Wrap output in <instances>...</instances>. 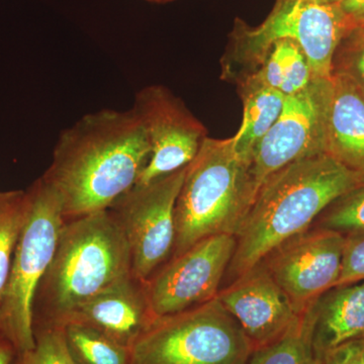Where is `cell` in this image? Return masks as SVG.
I'll list each match as a JSON object with an SVG mask.
<instances>
[{"label": "cell", "instance_id": "obj_30", "mask_svg": "<svg viewBox=\"0 0 364 364\" xmlns=\"http://www.w3.org/2000/svg\"><path fill=\"white\" fill-rule=\"evenodd\" d=\"M150 2H156V4H165V2L173 1V0H147Z\"/></svg>", "mask_w": 364, "mask_h": 364}, {"label": "cell", "instance_id": "obj_13", "mask_svg": "<svg viewBox=\"0 0 364 364\" xmlns=\"http://www.w3.org/2000/svg\"><path fill=\"white\" fill-rule=\"evenodd\" d=\"M217 298L240 325L253 350L282 336L299 315L261 262L220 289Z\"/></svg>", "mask_w": 364, "mask_h": 364}, {"label": "cell", "instance_id": "obj_4", "mask_svg": "<svg viewBox=\"0 0 364 364\" xmlns=\"http://www.w3.org/2000/svg\"><path fill=\"white\" fill-rule=\"evenodd\" d=\"M247 155L229 139H205L186 169L176 203L172 257L215 235L236 237L258 193Z\"/></svg>", "mask_w": 364, "mask_h": 364}, {"label": "cell", "instance_id": "obj_28", "mask_svg": "<svg viewBox=\"0 0 364 364\" xmlns=\"http://www.w3.org/2000/svg\"><path fill=\"white\" fill-rule=\"evenodd\" d=\"M16 356V351L11 344L0 337V364H11Z\"/></svg>", "mask_w": 364, "mask_h": 364}, {"label": "cell", "instance_id": "obj_20", "mask_svg": "<svg viewBox=\"0 0 364 364\" xmlns=\"http://www.w3.org/2000/svg\"><path fill=\"white\" fill-rule=\"evenodd\" d=\"M26 207V191H0V303L25 222Z\"/></svg>", "mask_w": 364, "mask_h": 364}, {"label": "cell", "instance_id": "obj_27", "mask_svg": "<svg viewBox=\"0 0 364 364\" xmlns=\"http://www.w3.org/2000/svg\"><path fill=\"white\" fill-rule=\"evenodd\" d=\"M354 28L364 26V0H342L337 4Z\"/></svg>", "mask_w": 364, "mask_h": 364}, {"label": "cell", "instance_id": "obj_23", "mask_svg": "<svg viewBox=\"0 0 364 364\" xmlns=\"http://www.w3.org/2000/svg\"><path fill=\"white\" fill-rule=\"evenodd\" d=\"M282 55L284 83L280 91L286 97L305 90L312 81V71L308 59L299 46L291 40L277 41Z\"/></svg>", "mask_w": 364, "mask_h": 364}, {"label": "cell", "instance_id": "obj_8", "mask_svg": "<svg viewBox=\"0 0 364 364\" xmlns=\"http://www.w3.org/2000/svg\"><path fill=\"white\" fill-rule=\"evenodd\" d=\"M186 169L134 186L109 208L128 242L132 273L145 282L173 254L176 203Z\"/></svg>", "mask_w": 364, "mask_h": 364}, {"label": "cell", "instance_id": "obj_7", "mask_svg": "<svg viewBox=\"0 0 364 364\" xmlns=\"http://www.w3.org/2000/svg\"><path fill=\"white\" fill-rule=\"evenodd\" d=\"M253 346L215 296L157 317L131 348V364H247Z\"/></svg>", "mask_w": 364, "mask_h": 364}, {"label": "cell", "instance_id": "obj_18", "mask_svg": "<svg viewBox=\"0 0 364 364\" xmlns=\"http://www.w3.org/2000/svg\"><path fill=\"white\" fill-rule=\"evenodd\" d=\"M312 306L272 343L254 349L247 364H324L313 341Z\"/></svg>", "mask_w": 364, "mask_h": 364}, {"label": "cell", "instance_id": "obj_14", "mask_svg": "<svg viewBox=\"0 0 364 364\" xmlns=\"http://www.w3.org/2000/svg\"><path fill=\"white\" fill-rule=\"evenodd\" d=\"M155 318L145 280L131 273L83 304L66 325L87 326L132 348Z\"/></svg>", "mask_w": 364, "mask_h": 364}, {"label": "cell", "instance_id": "obj_19", "mask_svg": "<svg viewBox=\"0 0 364 364\" xmlns=\"http://www.w3.org/2000/svg\"><path fill=\"white\" fill-rule=\"evenodd\" d=\"M63 332L74 364H131V348L92 328L68 324Z\"/></svg>", "mask_w": 364, "mask_h": 364}, {"label": "cell", "instance_id": "obj_9", "mask_svg": "<svg viewBox=\"0 0 364 364\" xmlns=\"http://www.w3.org/2000/svg\"><path fill=\"white\" fill-rule=\"evenodd\" d=\"M235 249L233 235H215L170 258L146 282L155 317L183 312L215 299Z\"/></svg>", "mask_w": 364, "mask_h": 364}, {"label": "cell", "instance_id": "obj_31", "mask_svg": "<svg viewBox=\"0 0 364 364\" xmlns=\"http://www.w3.org/2000/svg\"><path fill=\"white\" fill-rule=\"evenodd\" d=\"M360 28V30H363V31H364V26H360V28Z\"/></svg>", "mask_w": 364, "mask_h": 364}, {"label": "cell", "instance_id": "obj_11", "mask_svg": "<svg viewBox=\"0 0 364 364\" xmlns=\"http://www.w3.org/2000/svg\"><path fill=\"white\" fill-rule=\"evenodd\" d=\"M132 109L147 132L150 157L136 186H145L188 166L208 138V131L181 98L161 85L144 87Z\"/></svg>", "mask_w": 364, "mask_h": 364}, {"label": "cell", "instance_id": "obj_22", "mask_svg": "<svg viewBox=\"0 0 364 364\" xmlns=\"http://www.w3.org/2000/svg\"><path fill=\"white\" fill-rule=\"evenodd\" d=\"M35 346L16 354L11 364H74L64 337L63 328L33 332Z\"/></svg>", "mask_w": 364, "mask_h": 364}, {"label": "cell", "instance_id": "obj_1", "mask_svg": "<svg viewBox=\"0 0 364 364\" xmlns=\"http://www.w3.org/2000/svg\"><path fill=\"white\" fill-rule=\"evenodd\" d=\"M149 157L135 111L102 109L62 131L42 177L61 198L66 221L111 208L136 186Z\"/></svg>", "mask_w": 364, "mask_h": 364}, {"label": "cell", "instance_id": "obj_5", "mask_svg": "<svg viewBox=\"0 0 364 364\" xmlns=\"http://www.w3.org/2000/svg\"><path fill=\"white\" fill-rule=\"evenodd\" d=\"M352 26L337 4L320 0H277L267 18L258 26L237 20L231 56L224 71L236 64L242 69L237 80L260 68L273 44L291 40L304 52L312 80H330L335 52Z\"/></svg>", "mask_w": 364, "mask_h": 364}, {"label": "cell", "instance_id": "obj_25", "mask_svg": "<svg viewBox=\"0 0 364 364\" xmlns=\"http://www.w3.org/2000/svg\"><path fill=\"white\" fill-rule=\"evenodd\" d=\"M364 282V232L345 236L341 275L336 287Z\"/></svg>", "mask_w": 364, "mask_h": 364}, {"label": "cell", "instance_id": "obj_26", "mask_svg": "<svg viewBox=\"0 0 364 364\" xmlns=\"http://www.w3.org/2000/svg\"><path fill=\"white\" fill-rule=\"evenodd\" d=\"M324 364H364V338L339 345L323 356Z\"/></svg>", "mask_w": 364, "mask_h": 364}, {"label": "cell", "instance_id": "obj_24", "mask_svg": "<svg viewBox=\"0 0 364 364\" xmlns=\"http://www.w3.org/2000/svg\"><path fill=\"white\" fill-rule=\"evenodd\" d=\"M332 72L346 74L364 91V31L354 28L342 39L333 58Z\"/></svg>", "mask_w": 364, "mask_h": 364}, {"label": "cell", "instance_id": "obj_6", "mask_svg": "<svg viewBox=\"0 0 364 364\" xmlns=\"http://www.w3.org/2000/svg\"><path fill=\"white\" fill-rule=\"evenodd\" d=\"M26 219L0 303V337L13 346L16 354L35 346L33 299L65 223L61 198L43 177L26 189Z\"/></svg>", "mask_w": 364, "mask_h": 364}, {"label": "cell", "instance_id": "obj_21", "mask_svg": "<svg viewBox=\"0 0 364 364\" xmlns=\"http://www.w3.org/2000/svg\"><path fill=\"white\" fill-rule=\"evenodd\" d=\"M313 226L344 236L364 232V183L337 198L318 215Z\"/></svg>", "mask_w": 364, "mask_h": 364}, {"label": "cell", "instance_id": "obj_3", "mask_svg": "<svg viewBox=\"0 0 364 364\" xmlns=\"http://www.w3.org/2000/svg\"><path fill=\"white\" fill-rule=\"evenodd\" d=\"M132 273L123 229L109 208L66 220L33 305V331L64 328L83 304Z\"/></svg>", "mask_w": 364, "mask_h": 364}, {"label": "cell", "instance_id": "obj_12", "mask_svg": "<svg viewBox=\"0 0 364 364\" xmlns=\"http://www.w3.org/2000/svg\"><path fill=\"white\" fill-rule=\"evenodd\" d=\"M344 245L343 234L312 226L268 254L261 263L301 314L338 284Z\"/></svg>", "mask_w": 364, "mask_h": 364}, {"label": "cell", "instance_id": "obj_16", "mask_svg": "<svg viewBox=\"0 0 364 364\" xmlns=\"http://www.w3.org/2000/svg\"><path fill=\"white\" fill-rule=\"evenodd\" d=\"M313 341L321 356L364 338V282L333 287L312 305Z\"/></svg>", "mask_w": 364, "mask_h": 364}, {"label": "cell", "instance_id": "obj_17", "mask_svg": "<svg viewBox=\"0 0 364 364\" xmlns=\"http://www.w3.org/2000/svg\"><path fill=\"white\" fill-rule=\"evenodd\" d=\"M238 83L243 100V119L233 139L237 150L249 157L254 146L279 117L286 95L264 85L255 72L240 79Z\"/></svg>", "mask_w": 364, "mask_h": 364}, {"label": "cell", "instance_id": "obj_2", "mask_svg": "<svg viewBox=\"0 0 364 364\" xmlns=\"http://www.w3.org/2000/svg\"><path fill=\"white\" fill-rule=\"evenodd\" d=\"M364 179L327 153L301 158L268 176L236 235L230 284L313 226L333 202Z\"/></svg>", "mask_w": 364, "mask_h": 364}, {"label": "cell", "instance_id": "obj_15", "mask_svg": "<svg viewBox=\"0 0 364 364\" xmlns=\"http://www.w3.org/2000/svg\"><path fill=\"white\" fill-rule=\"evenodd\" d=\"M325 153L364 179V91L332 72L325 112Z\"/></svg>", "mask_w": 364, "mask_h": 364}, {"label": "cell", "instance_id": "obj_29", "mask_svg": "<svg viewBox=\"0 0 364 364\" xmlns=\"http://www.w3.org/2000/svg\"><path fill=\"white\" fill-rule=\"evenodd\" d=\"M320 1L325 2V4H339L342 0H320Z\"/></svg>", "mask_w": 364, "mask_h": 364}, {"label": "cell", "instance_id": "obj_10", "mask_svg": "<svg viewBox=\"0 0 364 364\" xmlns=\"http://www.w3.org/2000/svg\"><path fill=\"white\" fill-rule=\"evenodd\" d=\"M330 80H312L305 90L286 97L279 117L249 154L251 174L258 188L268 176L287 165L325 153Z\"/></svg>", "mask_w": 364, "mask_h": 364}]
</instances>
